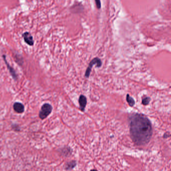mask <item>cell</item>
I'll use <instances>...</instances> for the list:
<instances>
[{
	"mask_svg": "<svg viewBox=\"0 0 171 171\" xmlns=\"http://www.w3.org/2000/svg\"><path fill=\"white\" fill-rule=\"evenodd\" d=\"M13 108L15 111L17 112V113H22L24 112V110H25L24 106L22 103H19V102H16L14 103V104L13 105Z\"/></svg>",
	"mask_w": 171,
	"mask_h": 171,
	"instance_id": "cell-7",
	"label": "cell"
},
{
	"mask_svg": "<svg viewBox=\"0 0 171 171\" xmlns=\"http://www.w3.org/2000/svg\"><path fill=\"white\" fill-rule=\"evenodd\" d=\"M76 165H77L76 161L75 160H72L69 162H67L65 166V169L66 170H67V171L72 170L76 167Z\"/></svg>",
	"mask_w": 171,
	"mask_h": 171,
	"instance_id": "cell-8",
	"label": "cell"
},
{
	"mask_svg": "<svg viewBox=\"0 0 171 171\" xmlns=\"http://www.w3.org/2000/svg\"><path fill=\"white\" fill-rule=\"evenodd\" d=\"M71 12L74 13L76 9H77V13L82 12L83 10V7L81 4H78L77 5H74L70 8Z\"/></svg>",
	"mask_w": 171,
	"mask_h": 171,
	"instance_id": "cell-9",
	"label": "cell"
},
{
	"mask_svg": "<svg viewBox=\"0 0 171 171\" xmlns=\"http://www.w3.org/2000/svg\"><path fill=\"white\" fill-rule=\"evenodd\" d=\"M3 59H4V61L5 62L6 65H7V68H8L9 72H10V73L11 76H12V77H13V78L14 79V80H17V78H18V77H17V75L16 74L15 70L14 69V68L13 67L10 66V65H9V63H8L7 60H6V59L5 55H3Z\"/></svg>",
	"mask_w": 171,
	"mask_h": 171,
	"instance_id": "cell-5",
	"label": "cell"
},
{
	"mask_svg": "<svg viewBox=\"0 0 171 171\" xmlns=\"http://www.w3.org/2000/svg\"><path fill=\"white\" fill-rule=\"evenodd\" d=\"M90 171H97V170H96L92 169V170H90Z\"/></svg>",
	"mask_w": 171,
	"mask_h": 171,
	"instance_id": "cell-15",
	"label": "cell"
},
{
	"mask_svg": "<svg viewBox=\"0 0 171 171\" xmlns=\"http://www.w3.org/2000/svg\"><path fill=\"white\" fill-rule=\"evenodd\" d=\"M22 36H23L24 41L29 46H33V38L32 37V35H31L29 32H25L23 34Z\"/></svg>",
	"mask_w": 171,
	"mask_h": 171,
	"instance_id": "cell-4",
	"label": "cell"
},
{
	"mask_svg": "<svg viewBox=\"0 0 171 171\" xmlns=\"http://www.w3.org/2000/svg\"><path fill=\"white\" fill-rule=\"evenodd\" d=\"M95 2L97 9H101V0H95Z\"/></svg>",
	"mask_w": 171,
	"mask_h": 171,
	"instance_id": "cell-13",
	"label": "cell"
},
{
	"mask_svg": "<svg viewBox=\"0 0 171 171\" xmlns=\"http://www.w3.org/2000/svg\"><path fill=\"white\" fill-rule=\"evenodd\" d=\"M170 133H166L164 134V136L163 137H164V138H167L170 137Z\"/></svg>",
	"mask_w": 171,
	"mask_h": 171,
	"instance_id": "cell-14",
	"label": "cell"
},
{
	"mask_svg": "<svg viewBox=\"0 0 171 171\" xmlns=\"http://www.w3.org/2000/svg\"><path fill=\"white\" fill-rule=\"evenodd\" d=\"M78 102L80 104V110H81V111L84 112L87 104V99L86 97L84 95H80L78 100Z\"/></svg>",
	"mask_w": 171,
	"mask_h": 171,
	"instance_id": "cell-6",
	"label": "cell"
},
{
	"mask_svg": "<svg viewBox=\"0 0 171 171\" xmlns=\"http://www.w3.org/2000/svg\"><path fill=\"white\" fill-rule=\"evenodd\" d=\"M61 153L62 155H63L64 156L68 157V156H69L71 155L72 153V150L70 147H64L61 149Z\"/></svg>",
	"mask_w": 171,
	"mask_h": 171,
	"instance_id": "cell-10",
	"label": "cell"
},
{
	"mask_svg": "<svg viewBox=\"0 0 171 171\" xmlns=\"http://www.w3.org/2000/svg\"><path fill=\"white\" fill-rule=\"evenodd\" d=\"M126 100H127V101L129 104V106L132 107L134 106L135 104V101H134V99L132 97L129 96V95L127 94V95Z\"/></svg>",
	"mask_w": 171,
	"mask_h": 171,
	"instance_id": "cell-11",
	"label": "cell"
},
{
	"mask_svg": "<svg viewBox=\"0 0 171 171\" xmlns=\"http://www.w3.org/2000/svg\"><path fill=\"white\" fill-rule=\"evenodd\" d=\"M53 108L49 104L45 103L41 107L39 112V117L41 120H44L51 113Z\"/></svg>",
	"mask_w": 171,
	"mask_h": 171,
	"instance_id": "cell-2",
	"label": "cell"
},
{
	"mask_svg": "<svg viewBox=\"0 0 171 171\" xmlns=\"http://www.w3.org/2000/svg\"><path fill=\"white\" fill-rule=\"evenodd\" d=\"M129 124L131 138L134 143L139 146L148 144L153 135L149 119L141 114H132L129 118Z\"/></svg>",
	"mask_w": 171,
	"mask_h": 171,
	"instance_id": "cell-1",
	"label": "cell"
},
{
	"mask_svg": "<svg viewBox=\"0 0 171 171\" xmlns=\"http://www.w3.org/2000/svg\"><path fill=\"white\" fill-rule=\"evenodd\" d=\"M95 64H96V65H97V67H101V66L102 62H101V61L100 59L96 57V58L92 60L90 62L88 68H87V70H86V72L85 73V77H86V78H87L89 77L90 72L91 71V69L92 68L94 65H95Z\"/></svg>",
	"mask_w": 171,
	"mask_h": 171,
	"instance_id": "cell-3",
	"label": "cell"
},
{
	"mask_svg": "<svg viewBox=\"0 0 171 171\" xmlns=\"http://www.w3.org/2000/svg\"><path fill=\"white\" fill-rule=\"evenodd\" d=\"M150 101H151V98L150 97H146L143 98L142 104H143V105L146 106V105H148V104L150 103Z\"/></svg>",
	"mask_w": 171,
	"mask_h": 171,
	"instance_id": "cell-12",
	"label": "cell"
}]
</instances>
